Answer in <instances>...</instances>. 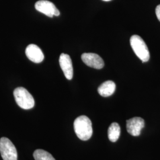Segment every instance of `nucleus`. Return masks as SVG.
<instances>
[{"instance_id":"nucleus-1","label":"nucleus","mask_w":160,"mask_h":160,"mask_svg":"<svg viewBox=\"0 0 160 160\" xmlns=\"http://www.w3.org/2000/svg\"><path fill=\"white\" fill-rule=\"evenodd\" d=\"M74 131L82 141H87L92 135V121L86 116H80L74 122Z\"/></svg>"},{"instance_id":"nucleus-2","label":"nucleus","mask_w":160,"mask_h":160,"mask_svg":"<svg viewBox=\"0 0 160 160\" xmlns=\"http://www.w3.org/2000/svg\"><path fill=\"white\" fill-rule=\"evenodd\" d=\"M132 48L142 62H148L150 58L148 48L144 40L138 35H133L130 39Z\"/></svg>"},{"instance_id":"nucleus-3","label":"nucleus","mask_w":160,"mask_h":160,"mask_svg":"<svg viewBox=\"0 0 160 160\" xmlns=\"http://www.w3.org/2000/svg\"><path fill=\"white\" fill-rule=\"evenodd\" d=\"M13 94L18 106L21 108L28 110L34 107V98L25 88L17 87L13 92Z\"/></svg>"},{"instance_id":"nucleus-4","label":"nucleus","mask_w":160,"mask_h":160,"mask_svg":"<svg viewBox=\"0 0 160 160\" xmlns=\"http://www.w3.org/2000/svg\"><path fill=\"white\" fill-rule=\"evenodd\" d=\"M0 152L3 160H17V149L7 138L0 139Z\"/></svg>"},{"instance_id":"nucleus-5","label":"nucleus","mask_w":160,"mask_h":160,"mask_svg":"<svg viewBox=\"0 0 160 160\" xmlns=\"http://www.w3.org/2000/svg\"><path fill=\"white\" fill-rule=\"evenodd\" d=\"M35 8L38 12L49 17H53L54 16H58L60 14V12L56 6L51 1L47 0H40L37 1L35 4Z\"/></svg>"},{"instance_id":"nucleus-6","label":"nucleus","mask_w":160,"mask_h":160,"mask_svg":"<svg viewBox=\"0 0 160 160\" xmlns=\"http://www.w3.org/2000/svg\"><path fill=\"white\" fill-rule=\"evenodd\" d=\"M145 126V122L140 117H135L126 120V129L128 132L133 137L140 135L141 130Z\"/></svg>"},{"instance_id":"nucleus-7","label":"nucleus","mask_w":160,"mask_h":160,"mask_svg":"<svg viewBox=\"0 0 160 160\" xmlns=\"http://www.w3.org/2000/svg\"><path fill=\"white\" fill-rule=\"evenodd\" d=\"M81 59L87 66L93 68L100 69L104 66L103 59L96 53H84L81 55Z\"/></svg>"},{"instance_id":"nucleus-8","label":"nucleus","mask_w":160,"mask_h":160,"mask_svg":"<svg viewBox=\"0 0 160 160\" xmlns=\"http://www.w3.org/2000/svg\"><path fill=\"white\" fill-rule=\"evenodd\" d=\"M59 65L67 79L71 80L73 77V67L72 60L68 54L61 53L59 57Z\"/></svg>"},{"instance_id":"nucleus-9","label":"nucleus","mask_w":160,"mask_h":160,"mask_svg":"<svg viewBox=\"0 0 160 160\" xmlns=\"http://www.w3.org/2000/svg\"><path fill=\"white\" fill-rule=\"evenodd\" d=\"M25 52L29 60L34 63H40L44 59L43 53L39 46L34 44H30L27 46Z\"/></svg>"},{"instance_id":"nucleus-10","label":"nucleus","mask_w":160,"mask_h":160,"mask_svg":"<svg viewBox=\"0 0 160 160\" xmlns=\"http://www.w3.org/2000/svg\"><path fill=\"white\" fill-rule=\"evenodd\" d=\"M116 90V84L112 81H107L98 87V92L102 97H107L112 96Z\"/></svg>"},{"instance_id":"nucleus-11","label":"nucleus","mask_w":160,"mask_h":160,"mask_svg":"<svg viewBox=\"0 0 160 160\" xmlns=\"http://www.w3.org/2000/svg\"><path fill=\"white\" fill-rule=\"evenodd\" d=\"M120 135V128L118 123H112L108 129V138L112 142H115L118 141Z\"/></svg>"},{"instance_id":"nucleus-12","label":"nucleus","mask_w":160,"mask_h":160,"mask_svg":"<svg viewBox=\"0 0 160 160\" xmlns=\"http://www.w3.org/2000/svg\"><path fill=\"white\" fill-rule=\"evenodd\" d=\"M35 160H56L49 152L43 149H36L33 153Z\"/></svg>"},{"instance_id":"nucleus-13","label":"nucleus","mask_w":160,"mask_h":160,"mask_svg":"<svg viewBox=\"0 0 160 160\" xmlns=\"http://www.w3.org/2000/svg\"><path fill=\"white\" fill-rule=\"evenodd\" d=\"M155 14H156L157 18L159 20V21L160 22V4L157 6V7L155 8Z\"/></svg>"},{"instance_id":"nucleus-14","label":"nucleus","mask_w":160,"mask_h":160,"mask_svg":"<svg viewBox=\"0 0 160 160\" xmlns=\"http://www.w3.org/2000/svg\"><path fill=\"white\" fill-rule=\"evenodd\" d=\"M104 1H112V0H103Z\"/></svg>"}]
</instances>
